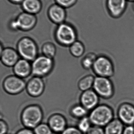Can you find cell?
<instances>
[{
	"instance_id": "cell-5",
	"label": "cell",
	"mask_w": 134,
	"mask_h": 134,
	"mask_svg": "<svg viewBox=\"0 0 134 134\" xmlns=\"http://www.w3.org/2000/svg\"><path fill=\"white\" fill-rule=\"evenodd\" d=\"M97 76L111 78L115 74V67L112 60L105 55L98 56L92 68Z\"/></svg>"
},
{
	"instance_id": "cell-27",
	"label": "cell",
	"mask_w": 134,
	"mask_h": 134,
	"mask_svg": "<svg viewBox=\"0 0 134 134\" xmlns=\"http://www.w3.org/2000/svg\"><path fill=\"white\" fill-rule=\"evenodd\" d=\"M78 0H55L57 4L65 8H69L74 6Z\"/></svg>"
},
{
	"instance_id": "cell-33",
	"label": "cell",
	"mask_w": 134,
	"mask_h": 134,
	"mask_svg": "<svg viewBox=\"0 0 134 134\" xmlns=\"http://www.w3.org/2000/svg\"><path fill=\"white\" fill-rule=\"evenodd\" d=\"M8 1L11 3L15 4H20L24 0H8Z\"/></svg>"
},
{
	"instance_id": "cell-7",
	"label": "cell",
	"mask_w": 134,
	"mask_h": 134,
	"mask_svg": "<svg viewBox=\"0 0 134 134\" xmlns=\"http://www.w3.org/2000/svg\"><path fill=\"white\" fill-rule=\"evenodd\" d=\"M93 89L100 97L110 99L114 96L115 87L110 78L97 76L95 77Z\"/></svg>"
},
{
	"instance_id": "cell-32",
	"label": "cell",
	"mask_w": 134,
	"mask_h": 134,
	"mask_svg": "<svg viewBox=\"0 0 134 134\" xmlns=\"http://www.w3.org/2000/svg\"><path fill=\"white\" fill-rule=\"evenodd\" d=\"M16 134H35L34 132L28 128H24L18 131Z\"/></svg>"
},
{
	"instance_id": "cell-24",
	"label": "cell",
	"mask_w": 134,
	"mask_h": 134,
	"mask_svg": "<svg viewBox=\"0 0 134 134\" xmlns=\"http://www.w3.org/2000/svg\"><path fill=\"white\" fill-rule=\"evenodd\" d=\"M88 111V110H87L82 105H77L72 108L71 113L74 117L81 119L86 116Z\"/></svg>"
},
{
	"instance_id": "cell-11",
	"label": "cell",
	"mask_w": 134,
	"mask_h": 134,
	"mask_svg": "<svg viewBox=\"0 0 134 134\" xmlns=\"http://www.w3.org/2000/svg\"><path fill=\"white\" fill-rule=\"evenodd\" d=\"M118 119L126 126H134V105L124 102L120 104L117 110Z\"/></svg>"
},
{
	"instance_id": "cell-16",
	"label": "cell",
	"mask_w": 134,
	"mask_h": 134,
	"mask_svg": "<svg viewBox=\"0 0 134 134\" xmlns=\"http://www.w3.org/2000/svg\"><path fill=\"white\" fill-rule=\"evenodd\" d=\"M48 125L53 132L62 133L67 128V121L62 115L53 114L49 119Z\"/></svg>"
},
{
	"instance_id": "cell-34",
	"label": "cell",
	"mask_w": 134,
	"mask_h": 134,
	"mask_svg": "<svg viewBox=\"0 0 134 134\" xmlns=\"http://www.w3.org/2000/svg\"><path fill=\"white\" fill-rule=\"evenodd\" d=\"M128 2H133L134 3V0H127Z\"/></svg>"
},
{
	"instance_id": "cell-13",
	"label": "cell",
	"mask_w": 134,
	"mask_h": 134,
	"mask_svg": "<svg viewBox=\"0 0 134 134\" xmlns=\"http://www.w3.org/2000/svg\"><path fill=\"white\" fill-rule=\"evenodd\" d=\"M47 15L50 21L57 25L65 22L67 17L65 9L56 3L49 7Z\"/></svg>"
},
{
	"instance_id": "cell-8",
	"label": "cell",
	"mask_w": 134,
	"mask_h": 134,
	"mask_svg": "<svg viewBox=\"0 0 134 134\" xmlns=\"http://www.w3.org/2000/svg\"><path fill=\"white\" fill-rule=\"evenodd\" d=\"M54 64L52 59L45 56L37 57L31 64L32 74L34 76L44 77L49 75L53 68Z\"/></svg>"
},
{
	"instance_id": "cell-28",
	"label": "cell",
	"mask_w": 134,
	"mask_h": 134,
	"mask_svg": "<svg viewBox=\"0 0 134 134\" xmlns=\"http://www.w3.org/2000/svg\"><path fill=\"white\" fill-rule=\"evenodd\" d=\"M86 134H105L104 128L97 126H92Z\"/></svg>"
},
{
	"instance_id": "cell-19",
	"label": "cell",
	"mask_w": 134,
	"mask_h": 134,
	"mask_svg": "<svg viewBox=\"0 0 134 134\" xmlns=\"http://www.w3.org/2000/svg\"><path fill=\"white\" fill-rule=\"evenodd\" d=\"M124 124L119 119H114L104 128L105 134H122Z\"/></svg>"
},
{
	"instance_id": "cell-3",
	"label": "cell",
	"mask_w": 134,
	"mask_h": 134,
	"mask_svg": "<svg viewBox=\"0 0 134 134\" xmlns=\"http://www.w3.org/2000/svg\"><path fill=\"white\" fill-rule=\"evenodd\" d=\"M43 113L40 106L37 105H28L24 109L21 119L23 125L27 128L34 129L41 124Z\"/></svg>"
},
{
	"instance_id": "cell-14",
	"label": "cell",
	"mask_w": 134,
	"mask_h": 134,
	"mask_svg": "<svg viewBox=\"0 0 134 134\" xmlns=\"http://www.w3.org/2000/svg\"><path fill=\"white\" fill-rule=\"evenodd\" d=\"M45 85L41 77L34 76L29 80L26 85L28 93L32 97H37L41 96L44 92Z\"/></svg>"
},
{
	"instance_id": "cell-29",
	"label": "cell",
	"mask_w": 134,
	"mask_h": 134,
	"mask_svg": "<svg viewBox=\"0 0 134 134\" xmlns=\"http://www.w3.org/2000/svg\"><path fill=\"white\" fill-rule=\"evenodd\" d=\"M61 134H83L78 128L74 127H67Z\"/></svg>"
},
{
	"instance_id": "cell-1",
	"label": "cell",
	"mask_w": 134,
	"mask_h": 134,
	"mask_svg": "<svg viewBox=\"0 0 134 134\" xmlns=\"http://www.w3.org/2000/svg\"><path fill=\"white\" fill-rule=\"evenodd\" d=\"M88 117L94 126L104 127L114 119V111L108 105L99 104L91 110Z\"/></svg>"
},
{
	"instance_id": "cell-30",
	"label": "cell",
	"mask_w": 134,
	"mask_h": 134,
	"mask_svg": "<svg viewBox=\"0 0 134 134\" xmlns=\"http://www.w3.org/2000/svg\"><path fill=\"white\" fill-rule=\"evenodd\" d=\"M8 127L7 124L4 120L0 121V134H6L8 131Z\"/></svg>"
},
{
	"instance_id": "cell-21",
	"label": "cell",
	"mask_w": 134,
	"mask_h": 134,
	"mask_svg": "<svg viewBox=\"0 0 134 134\" xmlns=\"http://www.w3.org/2000/svg\"><path fill=\"white\" fill-rule=\"evenodd\" d=\"M85 51V48L81 42L76 41L70 46V52L72 55L76 57L82 56Z\"/></svg>"
},
{
	"instance_id": "cell-6",
	"label": "cell",
	"mask_w": 134,
	"mask_h": 134,
	"mask_svg": "<svg viewBox=\"0 0 134 134\" xmlns=\"http://www.w3.org/2000/svg\"><path fill=\"white\" fill-rule=\"evenodd\" d=\"M37 20L35 15L23 12L11 21L9 26L11 29L14 30L29 31L35 26Z\"/></svg>"
},
{
	"instance_id": "cell-12",
	"label": "cell",
	"mask_w": 134,
	"mask_h": 134,
	"mask_svg": "<svg viewBox=\"0 0 134 134\" xmlns=\"http://www.w3.org/2000/svg\"><path fill=\"white\" fill-rule=\"evenodd\" d=\"M100 97L93 89L83 91L80 98L81 104L87 110L91 111L99 104Z\"/></svg>"
},
{
	"instance_id": "cell-25",
	"label": "cell",
	"mask_w": 134,
	"mask_h": 134,
	"mask_svg": "<svg viewBox=\"0 0 134 134\" xmlns=\"http://www.w3.org/2000/svg\"><path fill=\"white\" fill-rule=\"evenodd\" d=\"M91 124L89 117L85 116L80 119L78 124V128L83 133H87L92 127Z\"/></svg>"
},
{
	"instance_id": "cell-23",
	"label": "cell",
	"mask_w": 134,
	"mask_h": 134,
	"mask_svg": "<svg viewBox=\"0 0 134 134\" xmlns=\"http://www.w3.org/2000/svg\"><path fill=\"white\" fill-rule=\"evenodd\" d=\"M42 52L43 55L52 59L56 55V49L54 44L51 42H46L42 47Z\"/></svg>"
},
{
	"instance_id": "cell-15",
	"label": "cell",
	"mask_w": 134,
	"mask_h": 134,
	"mask_svg": "<svg viewBox=\"0 0 134 134\" xmlns=\"http://www.w3.org/2000/svg\"><path fill=\"white\" fill-rule=\"evenodd\" d=\"M19 56L17 51L12 48H5L1 51V61L6 66H14L19 60Z\"/></svg>"
},
{
	"instance_id": "cell-10",
	"label": "cell",
	"mask_w": 134,
	"mask_h": 134,
	"mask_svg": "<svg viewBox=\"0 0 134 134\" xmlns=\"http://www.w3.org/2000/svg\"><path fill=\"white\" fill-rule=\"evenodd\" d=\"M127 0H106L105 6L108 13L113 19L120 18L126 10Z\"/></svg>"
},
{
	"instance_id": "cell-9",
	"label": "cell",
	"mask_w": 134,
	"mask_h": 134,
	"mask_svg": "<svg viewBox=\"0 0 134 134\" xmlns=\"http://www.w3.org/2000/svg\"><path fill=\"white\" fill-rule=\"evenodd\" d=\"M25 81L22 78L15 75L6 77L3 83L6 92L10 94H17L23 91L26 87Z\"/></svg>"
},
{
	"instance_id": "cell-22",
	"label": "cell",
	"mask_w": 134,
	"mask_h": 134,
	"mask_svg": "<svg viewBox=\"0 0 134 134\" xmlns=\"http://www.w3.org/2000/svg\"><path fill=\"white\" fill-rule=\"evenodd\" d=\"M97 56H98L93 52H90L87 53L82 60V66L86 69H92Z\"/></svg>"
},
{
	"instance_id": "cell-17",
	"label": "cell",
	"mask_w": 134,
	"mask_h": 134,
	"mask_svg": "<svg viewBox=\"0 0 134 134\" xmlns=\"http://www.w3.org/2000/svg\"><path fill=\"white\" fill-rule=\"evenodd\" d=\"M15 75L20 78H26L32 73L31 64L30 61L24 59H19L13 67Z\"/></svg>"
},
{
	"instance_id": "cell-31",
	"label": "cell",
	"mask_w": 134,
	"mask_h": 134,
	"mask_svg": "<svg viewBox=\"0 0 134 134\" xmlns=\"http://www.w3.org/2000/svg\"><path fill=\"white\" fill-rule=\"evenodd\" d=\"M122 134H134V126H127L124 127Z\"/></svg>"
},
{
	"instance_id": "cell-26",
	"label": "cell",
	"mask_w": 134,
	"mask_h": 134,
	"mask_svg": "<svg viewBox=\"0 0 134 134\" xmlns=\"http://www.w3.org/2000/svg\"><path fill=\"white\" fill-rule=\"evenodd\" d=\"M35 134H52V131L48 124H40L34 129Z\"/></svg>"
},
{
	"instance_id": "cell-35",
	"label": "cell",
	"mask_w": 134,
	"mask_h": 134,
	"mask_svg": "<svg viewBox=\"0 0 134 134\" xmlns=\"http://www.w3.org/2000/svg\"><path fill=\"white\" fill-rule=\"evenodd\" d=\"M133 11L134 12V3H133Z\"/></svg>"
},
{
	"instance_id": "cell-2",
	"label": "cell",
	"mask_w": 134,
	"mask_h": 134,
	"mask_svg": "<svg viewBox=\"0 0 134 134\" xmlns=\"http://www.w3.org/2000/svg\"><path fill=\"white\" fill-rule=\"evenodd\" d=\"M55 37L60 44L63 46H70L76 41L77 32L72 24L65 22L57 25L55 31Z\"/></svg>"
},
{
	"instance_id": "cell-18",
	"label": "cell",
	"mask_w": 134,
	"mask_h": 134,
	"mask_svg": "<svg viewBox=\"0 0 134 134\" xmlns=\"http://www.w3.org/2000/svg\"><path fill=\"white\" fill-rule=\"evenodd\" d=\"M20 5L23 12L32 15L39 13L42 8L41 0H24Z\"/></svg>"
},
{
	"instance_id": "cell-20",
	"label": "cell",
	"mask_w": 134,
	"mask_h": 134,
	"mask_svg": "<svg viewBox=\"0 0 134 134\" xmlns=\"http://www.w3.org/2000/svg\"><path fill=\"white\" fill-rule=\"evenodd\" d=\"M95 78L92 75H87L82 78L78 83L79 90L83 92L93 89Z\"/></svg>"
},
{
	"instance_id": "cell-4",
	"label": "cell",
	"mask_w": 134,
	"mask_h": 134,
	"mask_svg": "<svg viewBox=\"0 0 134 134\" xmlns=\"http://www.w3.org/2000/svg\"><path fill=\"white\" fill-rule=\"evenodd\" d=\"M17 51L22 59L33 62L37 57L38 48L35 42L28 37H24L18 42Z\"/></svg>"
}]
</instances>
